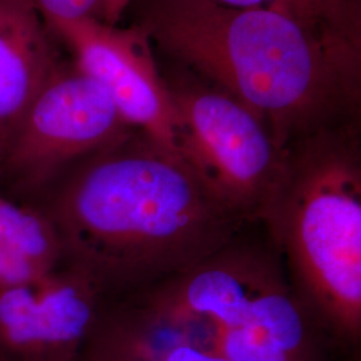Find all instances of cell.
Wrapping results in <instances>:
<instances>
[{"label":"cell","instance_id":"obj_1","mask_svg":"<svg viewBox=\"0 0 361 361\" xmlns=\"http://www.w3.org/2000/svg\"><path fill=\"white\" fill-rule=\"evenodd\" d=\"M34 204L58 232L62 267L104 300L188 271L249 225L180 155L137 130L79 162Z\"/></svg>","mask_w":361,"mask_h":361},{"label":"cell","instance_id":"obj_2","mask_svg":"<svg viewBox=\"0 0 361 361\" xmlns=\"http://www.w3.org/2000/svg\"><path fill=\"white\" fill-rule=\"evenodd\" d=\"M140 28L245 104L284 152L352 123L360 95V46L286 13L209 0H153Z\"/></svg>","mask_w":361,"mask_h":361},{"label":"cell","instance_id":"obj_3","mask_svg":"<svg viewBox=\"0 0 361 361\" xmlns=\"http://www.w3.org/2000/svg\"><path fill=\"white\" fill-rule=\"evenodd\" d=\"M297 301L331 350L361 341V162L353 123L286 150L261 214Z\"/></svg>","mask_w":361,"mask_h":361},{"label":"cell","instance_id":"obj_4","mask_svg":"<svg viewBox=\"0 0 361 361\" xmlns=\"http://www.w3.org/2000/svg\"><path fill=\"white\" fill-rule=\"evenodd\" d=\"M177 114V150L233 213L259 222L286 152L245 104L210 83H168Z\"/></svg>","mask_w":361,"mask_h":361},{"label":"cell","instance_id":"obj_5","mask_svg":"<svg viewBox=\"0 0 361 361\" xmlns=\"http://www.w3.org/2000/svg\"><path fill=\"white\" fill-rule=\"evenodd\" d=\"M131 130L98 83L61 65L0 158V192L34 204L68 170Z\"/></svg>","mask_w":361,"mask_h":361},{"label":"cell","instance_id":"obj_6","mask_svg":"<svg viewBox=\"0 0 361 361\" xmlns=\"http://www.w3.org/2000/svg\"><path fill=\"white\" fill-rule=\"evenodd\" d=\"M51 31L73 52L74 66L106 91L131 129L178 154L177 114L168 82L140 27L86 20Z\"/></svg>","mask_w":361,"mask_h":361},{"label":"cell","instance_id":"obj_7","mask_svg":"<svg viewBox=\"0 0 361 361\" xmlns=\"http://www.w3.org/2000/svg\"><path fill=\"white\" fill-rule=\"evenodd\" d=\"M102 300L65 267L0 290V361H78Z\"/></svg>","mask_w":361,"mask_h":361},{"label":"cell","instance_id":"obj_8","mask_svg":"<svg viewBox=\"0 0 361 361\" xmlns=\"http://www.w3.org/2000/svg\"><path fill=\"white\" fill-rule=\"evenodd\" d=\"M51 34L31 0H0V158L61 66Z\"/></svg>","mask_w":361,"mask_h":361},{"label":"cell","instance_id":"obj_9","mask_svg":"<svg viewBox=\"0 0 361 361\" xmlns=\"http://www.w3.org/2000/svg\"><path fill=\"white\" fill-rule=\"evenodd\" d=\"M78 361H231L129 297L102 300Z\"/></svg>","mask_w":361,"mask_h":361},{"label":"cell","instance_id":"obj_10","mask_svg":"<svg viewBox=\"0 0 361 361\" xmlns=\"http://www.w3.org/2000/svg\"><path fill=\"white\" fill-rule=\"evenodd\" d=\"M0 246L43 276L62 267V246L46 212L0 192Z\"/></svg>","mask_w":361,"mask_h":361},{"label":"cell","instance_id":"obj_11","mask_svg":"<svg viewBox=\"0 0 361 361\" xmlns=\"http://www.w3.org/2000/svg\"><path fill=\"white\" fill-rule=\"evenodd\" d=\"M234 8L286 13L361 47L360 0H209Z\"/></svg>","mask_w":361,"mask_h":361},{"label":"cell","instance_id":"obj_12","mask_svg":"<svg viewBox=\"0 0 361 361\" xmlns=\"http://www.w3.org/2000/svg\"><path fill=\"white\" fill-rule=\"evenodd\" d=\"M50 30L63 25L102 20L104 0H31Z\"/></svg>","mask_w":361,"mask_h":361},{"label":"cell","instance_id":"obj_13","mask_svg":"<svg viewBox=\"0 0 361 361\" xmlns=\"http://www.w3.org/2000/svg\"><path fill=\"white\" fill-rule=\"evenodd\" d=\"M44 277L47 276L40 274L34 268L27 265L26 262L15 257L8 250L0 246V290L34 284Z\"/></svg>","mask_w":361,"mask_h":361},{"label":"cell","instance_id":"obj_14","mask_svg":"<svg viewBox=\"0 0 361 361\" xmlns=\"http://www.w3.org/2000/svg\"><path fill=\"white\" fill-rule=\"evenodd\" d=\"M130 1L131 0H104L102 22L107 25H118Z\"/></svg>","mask_w":361,"mask_h":361}]
</instances>
